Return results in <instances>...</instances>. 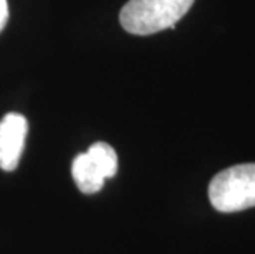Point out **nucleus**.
<instances>
[{"instance_id": "nucleus-2", "label": "nucleus", "mask_w": 255, "mask_h": 254, "mask_svg": "<svg viewBox=\"0 0 255 254\" xmlns=\"http://www.w3.org/2000/svg\"><path fill=\"white\" fill-rule=\"evenodd\" d=\"M209 200L222 213L255 207V164H239L219 172L209 183Z\"/></svg>"}, {"instance_id": "nucleus-4", "label": "nucleus", "mask_w": 255, "mask_h": 254, "mask_svg": "<svg viewBox=\"0 0 255 254\" xmlns=\"http://www.w3.org/2000/svg\"><path fill=\"white\" fill-rule=\"evenodd\" d=\"M28 132V121L18 112H8L0 121V169L13 172L18 167Z\"/></svg>"}, {"instance_id": "nucleus-3", "label": "nucleus", "mask_w": 255, "mask_h": 254, "mask_svg": "<svg viewBox=\"0 0 255 254\" xmlns=\"http://www.w3.org/2000/svg\"><path fill=\"white\" fill-rule=\"evenodd\" d=\"M117 170V154L106 142L92 144L86 152L76 155L71 165V175L76 187L86 195L101 192L106 180L116 177Z\"/></svg>"}, {"instance_id": "nucleus-5", "label": "nucleus", "mask_w": 255, "mask_h": 254, "mask_svg": "<svg viewBox=\"0 0 255 254\" xmlns=\"http://www.w3.org/2000/svg\"><path fill=\"white\" fill-rule=\"evenodd\" d=\"M7 20H8V3L7 0H0V31L3 30Z\"/></svg>"}, {"instance_id": "nucleus-1", "label": "nucleus", "mask_w": 255, "mask_h": 254, "mask_svg": "<svg viewBox=\"0 0 255 254\" xmlns=\"http://www.w3.org/2000/svg\"><path fill=\"white\" fill-rule=\"evenodd\" d=\"M194 0H128L121 10V25L132 35H153L173 28Z\"/></svg>"}]
</instances>
